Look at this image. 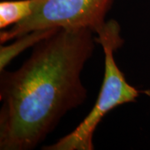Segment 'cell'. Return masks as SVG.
I'll return each mask as SVG.
<instances>
[{"instance_id":"cell-1","label":"cell","mask_w":150,"mask_h":150,"mask_svg":"<svg viewBox=\"0 0 150 150\" xmlns=\"http://www.w3.org/2000/svg\"><path fill=\"white\" fill-rule=\"evenodd\" d=\"M93 33L60 28L38 43L17 71H1L0 149H32L84 102L80 75L94 49Z\"/></svg>"},{"instance_id":"cell-5","label":"cell","mask_w":150,"mask_h":150,"mask_svg":"<svg viewBox=\"0 0 150 150\" xmlns=\"http://www.w3.org/2000/svg\"><path fill=\"white\" fill-rule=\"evenodd\" d=\"M37 0H10L0 3V28L13 26L33 12Z\"/></svg>"},{"instance_id":"cell-2","label":"cell","mask_w":150,"mask_h":150,"mask_svg":"<svg viewBox=\"0 0 150 150\" xmlns=\"http://www.w3.org/2000/svg\"><path fill=\"white\" fill-rule=\"evenodd\" d=\"M95 41L101 44L104 52V78L98 97L93 108L74 130L54 144L43 148L44 150H92L93 136L102 118L113 108L132 103L142 93L125 79L116 64L113 53L122 47L120 26L115 20L105 23L97 33Z\"/></svg>"},{"instance_id":"cell-3","label":"cell","mask_w":150,"mask_h":150,"mask_svg":"<svg viewBox=\"0 0 150 150\" xmlns=\"http://www.w3.org/2000/svg\"><path fill=\"white\" fill-rule=\"evenodd\" d=\"M112 0H37L33 13L0 34L4 43L26 33L48 28H88L98 32Z\"/></svg>"},{"instance_id":"cell-4","label":"cell","mask_w":150,"mask_h":150,"mask_svg":"<svg viewBox=\"0 0 150 150\" xmlns=\"http://www.w3.org/2000/svg\"><path fill=\"white\" fill-rule=\"evenodd\" d=\"M59 29L58 28L39 29L26 33L23 36L17 38L15 42L8 46H2L0 48V70L5 69V67L14 59L17 55L20 54L30 46H36L38 43L43 41L46 38L54 34Z\"/></svg>"}]
</instances>
